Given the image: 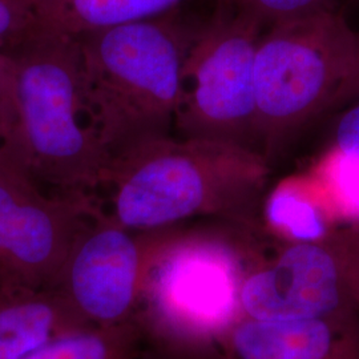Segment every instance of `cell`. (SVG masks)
I'll list each match as a JSON object with an SVG mask.
<instances>
[{
	"instance_id": "6da1fadb",
	"label": "cell",
	"mask_w": 359,
	"mask_h": 359,
	"mask_svg": "<svg viewBox=\"0 0 359 359\" xmlns=\"http://www.w3.org/2000/svg\"><path fill=\"white\" fill-rule=\"evenodd\" d=\"M252 148L206 139L156 137L112 157L103 188L116 224L164 231L198 216H244L269 179Z\"/></svg>"
},
{
	"instance_id": "7a4b0ae2",
	"label": "cell",
	"mask_w": 359,
	"mask_h": 359,
	"mask_svg": "<svg viewBox=\"0 0 359 359\" xmlns=\"http://www.w3.org/2000/svg\"><path fill=\"white\" fill-rule=\"evenodd\" d=\"M196 31L176 8L76 36L84 103L111 160L172 135Z\"/></svg>"
},
{
	"instance_id": "3957f363",
	"label": "cell",
	"mask_w": 359,
	"mask_h": 359,
	"mask_svg": "<svg viewBox=\"0 0 359 359\" xmlns=\"http://www.w3.org/2000/svg\"><path fill=\"white\" fill-rule=\"evenodd\" d=\"M11 53L16 117L8 145L15 164L35 182L93 197L111 157L84 103L76 38L40 28Z\"/></svg>"
},
{
	"instance_id": "e0dca14e",
	"label": "cell",
	"mask_w": 359,
	"mask_h": 359,
	"mask_svg": "<svg viewBox=\"0 0 359 359\" xmlns=\"http://www.w3.org/2000/svg\"><path fill=\"white\" fill-rule=\"evenodd\" d=\"M348 294L359 310V224L344 225L329 236Z\"/></svg>"
},
{
	"instance_id": "9a60e30c",
	"label": "cell",
	"mask_w": 359,
	"mask_h": 359,
	"mask_svg": "<svg viewBox=\"0 0 359 359\" xmlns=\"http://www.w3.org/2000/svg\"><path fill=\"white\" fill-rule=\"evenodd\" d=\"M40 29L35 0H0V50L13 52Z\"/></svg>"
},
{
	"instance_id": "4fadbf2b",
	"label": "cell",
	"mask_w": 359,
	"mask_h": 359,
	"mask_svg": "<svg viewBox=\"0 0 359 359\" xmlns=\"http://www.w3.org/2000/svg\"><path fill=\"white\" fill-rule=\"evenodd\" d=\"M266 219L286 243H314L327 238L338 226L321 191L286 185L270 196Z\"/></svg>"
},
{
	"instance_id": "ffe728a7",
	"label": "cell",
	"mask_w": 359,
	"mask_h": 359,
	"mask_svg": "<svg viewBox=\"0 0 359 359\" xmlns=\"http://www.w3.org/2000/svg\"><path fill=\"white\" fill-rule=\"evenodd\" d=\"M359 100V34H358V52H357V65H355V71L353 79L350 81L348 90L346 95V105L354 103Z\"/></svg>"
},
{
	"instance_id": "9c48e42d",
	"label": "cell",
	"mask_w": 359,
	"mask_h": 359,
	"mask_svg": "<svg viewBox=\"0 0 359 359\" xmlns=\"http://www.w3.org/2000/svg\"><path fill=\"white\" fill-rule=\"evenodd\" d=\"M246 318L304 320L359 311L332 243H287L249 270L241 292Z\"/></svg>"
},
{
	"instance_id": "d6986e66",
	"label": "cell",
	"mask_w": 359,
	"mask_h": 359,
	"mask_svg": "<svg viewBox=\"0 0 359 359\" xmlns=\"http://www.w3.org/2000/svg\"><path fill=\"white\" fill-rule=\"evenodd\" d=\"M332 151L359 165V100L348 104V108L338 118Z\"/></svg>"
},
{
	"instance_id": "ba28073f",
	"label": "cell",
	"mask_w": 359,
	"mask_h": 359,
	"mask_svg": "<svg viewBox=\"0 0 359 359\" xmlns=\"http://www.w3.org/2000/svg\"><path fill=\"white\" fill-rule=\"evenodd\" d=\"M160 234L128 231L99 210L79 231L52 289L92 326L133 321L144 271Z\"/></svg>"
},
{
	"instance_id": "5bb4252c",
	"label": "cell",
	"mask_w": 359,
	"mask_h": 359,
	"mask_svg": "<svg viewBox=\"0 0 359 359\" xmlns=\"http://www.w3.org/2000/svg\"><path fill=\"white\" fill-rule=\"evenodd\" d=\"M142 338L135 321L88 326L53 338L25 359H137Z\"/></svg>"
},
{
	"instance_id": "30bf717a",
	"label": "cell",
	"mask_w": 359,
	"mask_h": 359,
	"mask_svg": "<svg viewBox=\"0 0 359 359\" xmlns=\"http://www.w3.org/2000/svg\"><path fill=\"white\" fill-rule=\"evenodd\" d=\"M359 311L325 318H244L212 359H359Z\"/></svg>"
},
{
	"instance_id": "7c38bea8",
	"label": "cell",
	"mask_w": 359,
	"mask_h": 359,
	"mask_svg": "<svg viewBox=\"0 0 359 359\" xmlns=\"http://www.w3.org/2000/svg\"><path fill=\"white\" fill-rule=\"evenodd\" d=\"M188 0H35L40 28L76 38L108 27L151 19Z\"/></svg>"
},
{
	"instance_id": "44dd1931",
	"label": "cell",
	"mask_w": 359,
	"mask_h": 359,
	"mask_svg": "<svg viewBox=\"0 0 359 359\" xmlns=\"http://www.w3.org/2000/svg\"><path fill=\"white\" fill-rule=\"evenodd\" d=\"M11 165H16V164H15V161H13V157H11V154H10V149H8V145H7V142H6L4 133H3V130L0 128V169L11 167Z\"/></svg>"
},
{
	"instance_id": "ac0fdd59",
	"label": "cell",
	"mask_w": 359,
	"mask_h": 359,
	"mask_svg": "<svg viewBox=\"0 0 359 359\" xmlns=\"http://www.w3.org/2000/svg\"><path fill=\"white\" fill-rule=\"evenodd\" d=\"M16 117V63L11 52L0 50V128L7 145ZM10 149V145H8Z\"/></svg>"
},
{
	"instance_id": "8fae6325",
	"label": "cell",
	"mask_w": 359,
	"mask_h": 359,
	"mask_svg": "<svg viewBox=\"0 0 359 359\" xmlns=\"http://www.w3.org/2000/svg\"><path fill=\"white\" fill-rule=\"evenodd\" d=\"M88 326L56 289L0 285V359H25L53 338Z\"/></svg>"
},
{
	"instance_id": "277c9868",
	"label": "cell",
	"mask_w": 359,
	"mask_h": 359,
	"mask_svg": "<svg viewBox=\"0 0 359 359\" xmlns=\"http://www.w3.org/2000/svg\"><path fill=\"white\" fill-rule=\"evenodd\" d=\"M253 265L225 245L164 229L144 271L133 321L157 350L213 358L246 318L241 292Z\"/></svg>"
},
{
	"instance_id": "52a82bcc",
	"label": "cell",
	"mask_w": 359,
	"mask_h": 359,
	"mask_svg": "<svg viewBox=\"0 0 359 359\" xmlns=\"http://www.w3.org/2000/svg\"><path fill=\"white\" fill-rule=\"evenodd\" d=\"M99 210L90 196H46L20 168L0 169V285L52 287L79 231Z\"/></svg>"
},
{
	"instance_id": "8992f818",
	"label": "cell",
	"mask_w": 359,
	"mask_h": 359,
	"mask_svg": "<svg viewBox=\"0 0 359 359\" xmlns=\"http://www.w3.org/2000/svg\"><path fill=\"white\" fill-rule=\"evenodd\" d=\"M264 28L237 7L197 28L184 67L175 124L180 137L257 151L256 52Z\"/></svg>"
},
{
	"instance_id": "7402d4cb",
	"label": "cell",
	"mask_w": 359,
	"mask_h": 359,
	"mask_svg": "<svg viewBox=\"0 0 359 359\" xmlns=\"http://www.w3.org/2000/svg\"><path fill=\"white\" fill-rule=\"evenodd\" d=\"M137 359H187L182 358V357H177V355H173V354H169L165 351H161V350H157L156 354H149L147 357H142L140 358V355L137 357Z\"/></svg>"
},
{
	"instance_id": "5b68a950",
	"label": "cell",
	"mask_w": 359,
	"mask_h": 359,
	"mask_svg": "<svg viewBox=\"0 0 359 359\" xmlns=\"http://www.w3.org/2000/svg\"><path fill=\"white\" fill-rule=\"evenodd\" d=\"M358 34L332 6L268 27L256 52L257 151L269 158L297 130L346 105Z\"/></svg>"
},
{
	"instance_id": "2e32d148",
	"label": "cell",
	"mask_w": 359,
	"mask_h": 359,
	"mask_svg": "<svg viewBox=\"0 0 359 359\" xmlns=\"http://www.w3.org/2000/svg\"><path fill=\"white\" fill-rule=\"evenodd\" d=\"M245 13L253 15L265 27L332 6V0H231Z\"/></svg>"
}]
</instances>
